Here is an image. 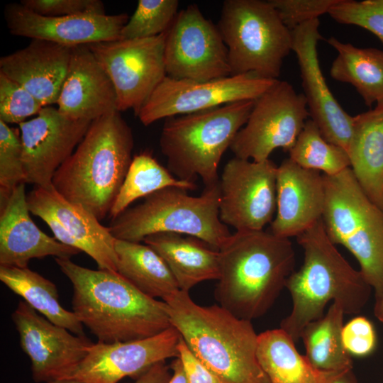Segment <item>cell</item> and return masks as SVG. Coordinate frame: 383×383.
<instances>
[{"mask_svg":"<svg viewBox=\"0 0 383 383\" xmlns=\"http://www.w3.org/2000/svg\"><path fill=\"white\" fill-rule=\"evenodd\" d=\"M320 22H306L292 32V51L297 57L304 95L309 116L323 138L348 150L353 130L349 115L331 91L321 69L317 45L322 35Z\"/></svg>","mask_w":383,"mask_h":383,"instance_id":"obj_19","label":"cell"},{"mask_svg":"<svg viewBox=\"0 0 383 383\" xmlns=\"http://www.w3.org/2000/svg\"><path fill=\"white\" fill-rule=\"evenodd\" d=\"M171 377L168 367L160 362L140 375L134 383H168Z\"/></svg>","mask_w":383,"mask_h":383,"instance_id":"obj_42","label":"cell"},{"mask_svg":"<svg viewBox=\"0 0 383 383\" xmlns=\"http://www.w3.org/2000/svg\"><path fill=\"white\" fill-rule=\"evenodd\" d=\"M21 183L25 174L19 128L0 121V209Z\"/></svg>","mask_w":383,"mask_h":383,"instance_id":"obj_35","label":"cell"},{"mask_svg":"<svg viewBox=\"0 0 383 383\" xmlns=\"http://www.w3.org/2000/svg\"><path fill=\"white\" fill-rule=\"evenodd\" d=\"M25 184H19L0 209V265L27 267L33 258H71L81 252L48 235L33 222Z\"/></svg>","mask_w":383,"mask_h":383,"instance_id":"obj_23","label":"cell"},{"mask_svg":"<svg viewBox=\"0 0 383 383\" xmlns=\"http://www.w3.org/2000/svg\"><path fill=\"white\" fill-rule=\"evenodd\" d=\"M218 252L215 299L236 317L250 321L270 309L294 271L292 243L270 231H235Z\"/></svg>","mask_w":383,"mask_h":383,"instance_id":"obj_2","label":"cell"},{"mask_svg":"<svg viewBox=\"0 0 383 383\" xmlns=\"http://www.w3.org/2000/svg\"><path fill=\"white\" fill-rule=\"evenodd\" d=\"M180 360L187 383H221L219 379L194 355L181 337L178 344Z\"/></svg>","mask_w":383,"mask_h":383,"instance_id":"obj_41","label":"cell"},{"mask_svg":"<svg viewBox=\"0 0 383 383\" xmlns=\"http://www.w3.org/2000/svg\"><path fill=\"white\" fill-rule=\"evenodd\" d=\"M0 280L30 307L50 321L72 333L86 336L84 326L73 311L60 303L56 285L27 267L0 265Z\"/></svg>","mask_w":383,"mask_h":383,"instance_id":"obj_30","label":"cell"},{"mask_svg":"<svg viewBox=\"0 0 383 383\" xmlns=\"http://www.w3.org/2000/svg\"><path fill=\"white\" fill-rule=\"evenodd\" d=\"M350 169L368 198L383 210V103L353 116L347 150Z\"/></svg>","mask_w":383,"mask_h":383,"instance_id":"obj_26","label":"cell"},{"mask_svg":"<svg viewBox=\"0 0 383 383\" xmlns=\"http://www.w3.org/2000/svg\"><path fill=\"white\" fill-rule=\"evenodd\" d=\"M344 311L333 302L320 318L309 323L302 330L306 357L316 369L337 372L353 369L351 355L345 350L343 339Z\"/></svg>","mask_w":383,"mask_h":383,"instance_id":"obj_31","label":"cell"},{"mask_svg":"<svg viewBox=\"0 0 383 383\" xmlns=\"http://www.w3.org/2000/svg\"><path fill=\"white\" fill-rule=\"evenodd\" d=\"M289 153V158L301 167L322 172L327 176L350 167L347 151L327 141L311 119L306 121Z\"/></svg>","mask_w":383,"mask_h":383,"instance_id":"obj_33","label":"cell"},{"mask_svg":"<svg viewBox=\"0 0 383 383\" xmlns=\"http://www.w3.org/2000/svg\"><path fill=\"white\" fill-rule=\"evenodd\" d=\"M173 374L168 383H187L180 360L177 357L172 364Z\"/></svg>","mask_w":383,"mask_h":383,"instance_id":"obj_44","label":"cell"},{"mask_svg":"<svg viewBox=\"0 0 383 383\" xmlns=\"http://www.w3.org/2000/svg\"><path fill=\"white\" fill-rule=\"evenodd\" d=\"M256 355L271 383H326L334 372L315 368L281 328L258 334Z\"/></svg>","mask_w":383,"mask_h":383,"instance_id":"obj_27","label":"cell"},{"mask_svg":"<svg viewBox=\"0 0 383 383\" xmlns=\"http://www.w3.org/2000/svg\"><path fill=\"white\" fill-rule=\"evenodd\" d=\"M325 198L323 174L284 160L277 167L276 216L270 231L281 238L298 236L321 220Z\"/></svg>","mask_w":383,"mask_h":383,"instance_id":"obj_21","label":"cell"},{"mask_svg":"<svg viewBox=\"0 0 383 383\" xmlns=\"http://www.w3.org/2000/svg\"><path fill=\"white\" fill-rule=\"evenodd\" d=\"M175 187L194 190V182L176 178L167 168L161 165L152 155L143 152L133 157L123 184L109 213L111 220L116 218L129 206L140 198L166 187Z\"/></svg>","mask_w":383,"mask_h":383,"instance_id":"obj_32","label":"cell"},{"mask_svg":"<svg viewBox=\"0 0 383 383\" xmlns=\"http://www.w3.org/2000/svg\"><path fill=\"white\" fill-rule=\"evenodd\" d=\"M48 383H84V382L77 380V379H74L64 378V379H56Z\"/></svg>","mask_w":383,"mask_h":383,"instance_id":"obj_46","label":"cell"},{"mask_svg":"<svg viewBox=\"0 0 383 383\" xmlns=\"http://www.w3.org/2000/svg\"><path fill=\"white\" fill-rule=\"evenodd\" d=\"M165 61L167 76L175 79L204 82L231 76L217 25L196 4L181 10L167 30Z\"/></svg>","mask_w":383,"mask_h":383,"instance_id":"obj_12","label":"cell"},{"mask_svg":"<svg viewBox=\"0 0 383 383\" xmlns=\"http://www.w3.org/2000/svg\"><path fill=\"white\" fill-rule=\"evenodd\" d=\"M328 14L339 23L370 31L383 44V0H339Z\"/></svg>","mask_w":383,"mask_h":383,"instance_id":"obj_36","label":"cell"},{"mask_svg":"<svg viewBox=\"0 0 383 383\" xmlns=\"http://www.w3.org/2000/svg\"><path fill=\"white\" fill-rule=\"evenodd\" d=\"M304 252L301 267L288 278L292 308L280 323L296 343L304 328L321 318L328 302L338 303L345 314H358L368 302L372 287L328 238L322 220L296 237Z\"/></svg>","mask_w":383,"mask_h":383,"instance_id":"obj_3","label":"cell"},{"mask_svg":"<svg viewBox=\"0 0 383 383\" xmlns=\"http://www.w3.org/2000/svg\"><path fill=\"white\" fill-rule=\"evenodd\" d=\"M117 272L144 294L162 300L179 290L168 266L152 248L116 239Z\"/></svg>","mask_w":383,"mask_h":383,"instance_id":"obj_29","label":"cell"},{"mask_svg":"<svg viewBox=\"0 0 383 383\" xmlns=\"http://www.w3.org/2000/svg\"><path fill=\"white\" fill-rule=\"evenodd\" d=\"M374 314L379 321L383 323V294L379 298L375 299Z\"/></svg>","mask_w":383,"mask_h":383,"instance_id":"obj_45","label":"cell"},{"mask_svg":"<svg viewBox=\"0 0 383 383\" xmlns=\"http://www.w3.org/2000/svg\"><path fill=\"white\" fill-rule=\"evenodd\" d=\"M20 345L28 356L35 382L67 378L87 355L93 343L54 324L20 300L11 314Z\"/></svg>","mask_w":383,"mask_h":383,"instance_id":"obj_15","label":"cell"},{"mask_svg":"<svg viewBox=\"0 0 383 383\" xmlns=\"http://www.w3.org/2000/svg\"><path fill=\"white\" fill-rule=\"evenodd\" d=\"M73 287L72 311L98 342L144 339L170 328L167 305L138 290L118 272L91 270L55 258Z\"/></svg>","mask_w":383,"mask_h":383,"instance_id":"obj_1","label":"cell"},{"mask_svg":"<svg viewBox=\"0 0 383 383\" xmlns=\"http://www.w3.org/2000/svg\"><path fill=\"white\" fill-rule=\"evenodd\" d=\"M20 3L45 16L106 14L104 4L99 0H22Z\"/></svg>","mask_w":383,"mask_h":383,"instance_id":"obj_39","label":"cell"},{"mask_svg":"<svg viewBox=\"0 0 383 383\" xmlns=\"http://www.w3.org/2000/svg\"><path fill=\"white\" fill-rule=\"evenodd\" d=\"M91 123L68 118L57 108L48 106L36 117L18 124L25 183L52 186L55 173L73 153Z\"/></svg>","mask_w":383,"mask_h":383,"instance_id":"obj_17","label":"cell"},{"mask_svg":"<svg viewBox=\"0 0 383 383\" xmlns=\"http://www.w3.org/2000/svg\"><path fill=\"white\" fill-rule=\"evenodd\" d=\"M290 30L328 13L339 0H268Z\"/></svg>","mask_w":383,"mask_h":383,"instance_id":"obj_38","label":"cell"},{"mask_svg":"<svg viewBox=\"0 0 383 383\" xmlns=\"http://www.w3.org/2000/svg\"><path fill=\"white\" fill-rule=\"evenodd\" d=\"M162 301L172 326L221 383H271L257 359L258 335L252 321L218 304L199 305L182 290Z\"/></svg>","mask_w":383,"mask_h":383,"instance_id":"obj_4","label":"cell"},{"mask_svg":"<svg viewBox=\"0 0 383 383\" xmlns=\"http://www.w3.org/2000/svg\"><path fill=\"white\" fill-rule=\"evenodd\" d=\"M217 27L228 49L231 75L277 79L292 51V32L269 1H225Z\"/></svg>","mask_w":383,"mask_h":383,"instance_id":"obj_9","label":"cell"},{"mask_svg":"<svg viewBox=\"0 0 383 383\" xmlns=\"http://www.w3.org/2000/svg\"><path fill=\"white\" fill-rule=\"evenodd\" d=\"M255 100H245L167 118L160 147L168 170L178 179L204 187L218 183V168L238 132L246 123Z\"/></svg>","mask_w":383,"mask_h":383,"instance_id":"obj_6","label":"cell"},{"mask_svg":"<svg viewBox=\"0 0 383 383\" xmlns=\"http://www.w3.org/2000/svg\"><path fill=\"white\" fill-rule=\"evenodd\" d=\"M277 167L238 157L228 160L219 179L221 221L239 231L263 230L277 209Z\"/></svg>","mask_w":383,"mask_h":383,"instance_id":"obj_14","label":"cell"},{"mask_svg":"<svg viewBox=\"0 0 383 383\" xmlns=\"http://www.w3.org/2000/svg\"><path fill=\"white\" fill-rule=\"evenodd\" d=\"M71 47L33 39L25 48L0 58V72L17 82L45 107L57 104Z\"/></svg>","mask_w":383,"mask_h":383,"instance_id":"obj_24","label":"cell"},{"mask_svg":"<svg viewBox=\"0 0 383 383\" xmlns=\"http://www.w3.org/2000/svg\"><path fill=\"white\" fill-rule=\"evenodd\" d=\"M57 104L60 113L75 121L91 122L118 111L113 84L88 45L72 47Z\"/></svg>","mask_w":383,"mask_h":383,"instance_id":"obj_22","label":"cell"},{"mask_svg":"<svg viewBox=\"0 0 383 383\" xmlns=\"http://www.w3.org/2000/svg\"><path fill=\"white\" fill-rule=\"evenodd\" d=\"M326 383H357L352 369L334 372Z\"/></svg>","mask_w":383,"mask_h":383,"instance_id":"obj_43","label":"cell"},{"mask_svg":"<svg viewBox=\"0 0 383 383\" xmlns=\"http://www.w3.org/2000/svg\"><path fill=\"white\" fill-rule=\"evenodd\" d=\"M133 148L132 130L119 111L99 118L55 173L52 186L101 221L109 215L132 162Z\"/></svg>","mask_w":383,"mask_h":383,"instance_id":"obj_5","label":"cell"},{"mask_svg":"<svg viewBox=\"0 0 383 383\" xmlns=\"http://www.w3.org/2000/svg\"><path fill=\"white\" fill-rule=\"evenodd\" d=\"M323 176L325 205L322 222L335 244L357 260L375 299L383 294V210L364 192L350 167Z\"/></svg>","mask_w":383,"mask_h":383,"instance_id":"obj_8","label":"cell"},{"mask_svg":"<svg viewBox=\"0 0 383 383\" xmlns=\"http://www.w3.org/2000/svg\"><path fill=\"white\" fill-rule=\"evenodd\" d=\"M342 339L347 352L357 357L372 354L377 343L375 328L365 316H356L343 325Z\"/></svg>","mask_w":383,"mask_h":383,"instance_id":"obj_40","label":"cell"},{"mask_svg":"<svg viewBox=\"0 0 383 383\" xmlns=\"http://www.w3.org/2000/svg\"><path fill=\"white\" fill-rule=\"evenodd\" d=\"M4 16L7 28L13 35L71 48L120 40L121 30L129 20L126 13L45 16L21 3L6 5Z\"/></svg>","mask_w":383,"mask_h":383,"instance_id":"obj_20","label":"cell"},{"mask_svg":"<svg viewBox=\"0 0 383 383\" xmlns=\"http://www.w3.org/2000/svg\"><path fill=\"white\" fill-rule=\"evenodd\" d=\"M178 6L177 0H139L120 39L147 38L167 31L178 13Z\"/></svg>","mask_w":383,"mask_h":383,"instance_id":"obj_34","label":"cell"},{"mask_svg":"<svg viewBox=\"0 0 383 383\" xmlns=\"http://www.w3.org/2000/svg\"><path fill=\"white\" fill-rule=\"evenodd\" d=\"M218 183L204 187L197 196L188 190L169 187L127 209L109 226L118 240L140 243L157 233H175L196 237L218 250L232 235L219 216Z\"/></svg>","mask_w":383,"mask_h":383,"instance_id":"obj_7","label":"cell"},{"mask_svg":"<svg viewBox=\"0 0 383 383\" xmlns=\"http://www.w3.org/2000/svg\"><path fill=\"white\" fill-rule=\"evenodd\" d=\"M278 79L252 74L198 82L166 76L138 114L145 126L172 116L192 113L230 103L256 100Z\"/></svg>","mask_w":383,"mask_h":383,"instance_id":"obj_13","label":"cell"},{"mask_svg":"<svg viewBox=\"0 0 383 383\" xmlns=\"http://www.w3.org/2000/svg\"><path fill=\"white\" fill-rule=\"evenodd\" d=\"M327 43L337 52L330 69L331 77L352 85L366 106L383 103V50L358 48L335 37Z\"/></svg>","mask_w":383,"mask_h":383,"instance_id":"obj_28","label":"cell"},{"mask_svg":"<svg viewBox=\"0 0 383 383\" xmlns=\"http://www.w3.org/2000/svg\"><path fill=\"white\" fill-rule=\"evenodd\" d=\"M181 335L171 326L141 340L93 343L86 357L67 377L84 383H118L126 377H138L154 365L178 357Z\"/></svg>","mask_w":383,"mask_h":383,"instance_id":"obj_18","label":"cell"},{"mask_svg":"<svg viewBox=\"0 0 383 383\" xmlns=\"http://www.w3.org/2000/svg\"><path fill=\"white\" fill-rule=\"evenodd\" d=\"M28 209L60 243L84 252L99 270L117 272L116 238L90 211L60 194L53 186L37 187L27 194Z\"/></svg>","mask_w":383,"mask_h":383,"instance_id":"obj_16","label":"cell"},{"mask_svg":"<svg viewBox=\"0 0 383 383\" xmlns=\"http://www.w3.org/2000/svg\"><path fill=\"white\" fill-rule=\"evenodd\" d=\"M309 116L304 94L277 80L255 101L246 123L230 149L235 157L262 162L277 148L289 151Z\"/></svg>","mask_w":383,"mask_h":383,"instance_id":"obj_10","label":"cell"},{"mask_svg":"<svg viewBox=\"0 0 383 383\" xmlns=\"http://www.w3.org/2000/svg\"><path fill=\"white\" fill-rule=\"evenodd\" d=\"M43 107L23 87L0 72V121L20 124Z\"/></svg>","mask_w":383,"mask_h":383,"instance_id":"obj_37","label":"cell"},{"mask_svg":"<svg viewBox=\"0 0 383 383\" xmlns=\"http://www.w3.org/2000/svg\"><path fill=\"white\" fill-rule=\"evenodd\" d=\"M143 242L163 259L179 290L189 292L199 283L219 277V252L198 238L175 233H157Z\"/></svg>","mask_w":383,"mask_h":383,"instance_id":"obj_25","label":"cell"},{"mask_svg":"<svg viewBox=\"0 0 383 383\" xmlns=\"http://www.w3.org/2000/svg\"><path fill=\"white\" fill-rule=\"evenodd\" d=\"M167 31L151 38L98 42L88 46L110 77L117 110H133L144 104L167 76L165 48Z\"/></svg>","mask_w":383,"mask_h":383,"instance_id":"obj_11","label":"cell"}]
</instances>
